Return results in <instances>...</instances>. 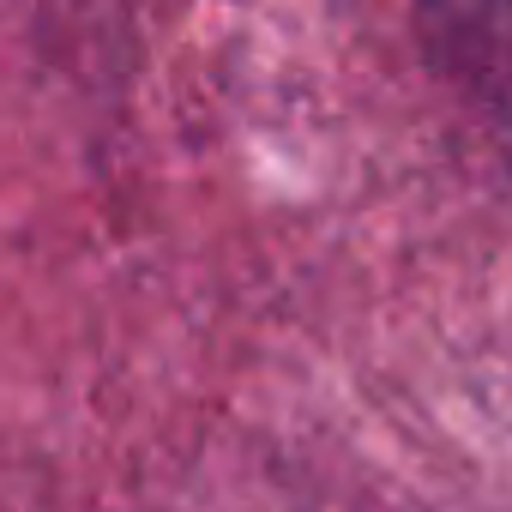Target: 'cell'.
<instances>
[{"label":"cell","mask_w":512,"mask_h":512,"mask_svg":"<svg viewBox=\"0 0 512 512\" xmlns=\"http://www.w3.org/2000/svg\"><path fill=\"white\" fill-rule=\"evenodd\" d=\"M434 7L452 13V31L440 43H470V37H512V0H434ZM488 85H500L512 97V55H488L476 67H464Z\"/></svg>","instance_id":"6da1fadb"}]
</instances>
